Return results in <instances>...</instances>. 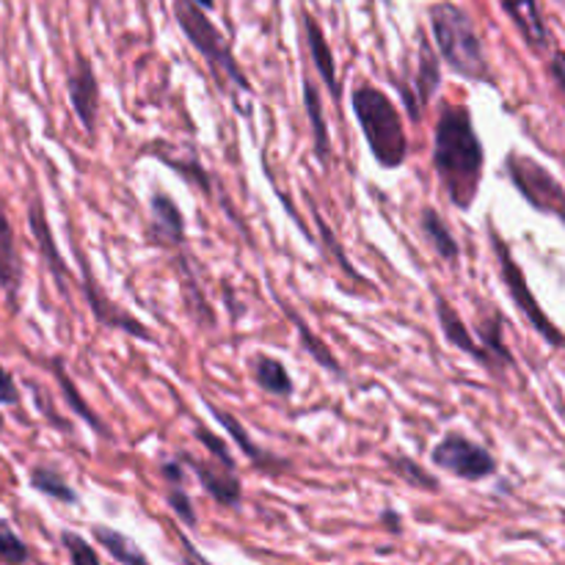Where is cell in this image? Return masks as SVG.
Segmentation results:
<instances>
[{"instance_id": "30", "label": "cell", "mask_w": 565, "mask_h": 565, "mask_svg": "<svg viewBox=\"0 0 565 565\" xmlns=\"http://www.w3.org/2000/svg\"><path fill=\"white\" fill-rule=\"evenodd\" d=\"M177 263H180L182 292H185V298H188V312H191L193 323L202 326V329H215L213 307H210L207 298H204L202 290H199V281H196V276H193L191 265H188V257H180Z\"/></svg>"}, {"instance_id": "32", "label": "cell", "mask_w": 565, "mask_h": 565, "mask_svg": "<svg viewBox=\"0 0 565 565\" xmlns=\"http://www.w3.org/2000/svg\"><path fill=\"white\" fill-rule=\"evenodd\" d=\"M193 436H196L199 445H202L204 450L210 452V458H213L215 463H221V467H224V469H232V472H237V469H235V458H232L226 439L215 436L213 430H207V428H204V425H196V428H193Z\"/></svg>"}, {"instance_id": "34", "label": "cell", "mask_w": 565, "mask_h": 565, "mask_svg": "<svg viewBox=\"0 0 565 565\" xmlns=\"http://www.w3.org/2000/svg\"><path fill=\"white\" fill-rule=\"evenodd\" d=\"M166 502H169V508L174 511V516L180 519L185 527H196L199 524V516H196V508H193L191 502V494H188L182 486H171L169 494H166Z\"/></svg>"}, {"instance_id": "33", "label": "cell", "mask_w": 565, "mask_h": 565, "mask_svg": "<svg viewBox=\"0 0 565 565\" xmlns=\"http://www.w3.org/2000/svg\"><path fill=\"white\" fill-rule=\"evenodd\" d=\"M61 544H64L72 565H103L99 563L97 552L92 550V544H88L83 535L72 533V530H64V533H61Z\"/></svg>"}, {"instance_id": "40", "label": "cell", "mask_w": 565, "mask_h": 565, "mask_svg": "<svg viewBox=\"0 0 565 565\" xmlns=\"http://www.w3.org/2000/svg\"><path fill=\"white\" fill-rule=\"evenodd\" d=\"M3 425H6V419H3V414H0V430H3Z\"/></svg>"}, {"instance_id": "16", "label": "cell", "mask_w": 565, "mask_h": 565, "mask_svg": "<svg viewBox=\"0 0 565 565\" xmlns=\"http://www.w3.org/2000/svg\"><path fill=\"white\" fill-rule=\"evenodd\" d=\"M301 25H303V42H307L309 58H312L318 75L323 77V86L329 88L331 99L340 105L342 103V86H340V77H337V61H334V53H331L329 39H326L323 28L318 25V20H315L307 9L301 11Z\"/></svg>"}, {"instance_id": "12", "label": "cell", "mask_w": 565, "mask_h": 565, "mask_svg": "<svg viewBox=\"0 0 565 565\" xmlns=\"http://www.w3.org/2000/svg\"><path fill=\"white\" fill-rule=\"evenodd\" d=\"M28 230H31L33 241H36V248H39V254H42L44 265H47L50 276L55 279V287H58L61 296L70 301V279H72L70 265L64 263L58 246H55L53 230H50L47 213H44V202L39 193H33L31 202H28Z\"/></svg>"}, {"instance_id": "24", "label": "cell", "mask_w": 565, "mask_h": 565, "mask_svg": "<svg viewBox=\"0 0 565 565\" xmlns=\"http://www.w3.org/2000/svg\"><path fill=\"white\" fill-rule=\"evenodd\" d=\"M248 370H252L254 384H257L263 392H268V395L290 397L292 392H296V384H292V379H290V373H287L285 362L268 356V353H257V356H252V362H248Z\"/></svg>"}, {"instance_id": "31", "label": "cell", "mask_w": 565, "mask_h": 565, "mask_svg": "<svg viewBox=\"0 0 565 565\" xmlns=\"http://www.w3.org/2000/svg\"><path fill=\"white\" fill-rule=\"evenodd\" d=\"M0 561L11 565H22L31 561L28 544L14 533V527H11L9 522H3V519H0Z\"/></svg>"}, {"instance_id": "13", "label": "cell", "mask_w": 565, "mask_h": 565, "mask_svg": "<svg viewBox=\"0 0 565 565\" xmlns=\"http://www.w3.org/2000/svg\"><path fill=\"white\" fill-rule=\"evenodd\" d=\"M143 235L152 246H182L185 243V215L169 193L154 191L149 196V224Z\"/></svg>"}, {"instance_id": "28", "label": "cell", "mask_w": 565, "mask_h": 565, "mask_svg": "<svg viewBox=\"0 0 565 565\" xmlns=\"http://www.w3.org/2000/svg\"><path fill=\"white\" fill-rule=\"evenodd\" d=\"M92 535L94 541H97V544L103 546V550L108 552V555L119 565H149L147 555L138 550L136 541L127 539V535L119 533V530L105 527V524H94Z\"/></svg>"}, {"instance_id": "22", "label": "cell", "mask_w": 565, "mask_h": 565, "mask_svg": "<svg viewBox=\"0 0 565 565\" xmlns=\"http://www.w3.org/2000/svg\"><path fill=\"white\" fill-rule=\"evenodd\" d=\"M419 232L428 241V246L434 248V254L439 259H445L447 265H458L461 259V246H458L456 235H452L450 224L439 215V210L434 204H425L419 210Z\"/></svg>"}, {"instance_id": "35", "label": "cell", "mask_w": 565, "mask_h": 565, "mask_svg": "<svg viewBox=\"0 0 565 565\" xmlns=\"http://www.w3.org/2000/svg\"><path fill=\"white\" fill-rule=\"evenodd\" d=\"M0 403H3V406H14V403H20L17 381L11 379V373L3 367V364H0Z\"/></svg>"}, {"instance_id": "36", "label": "cell", "mask_w": 565, "mask_h": 565, "mask_svg": "<svg viewBox=\"0 0 565 565\" xmlns=\"http://www.w3.org/2000/svg\"><path fill=\"white\" fill-rule=\"evenodd\" d=\"M160 475H163L166 483L171 486L185 483V467H182L177 458H166V461H160Z\"/></svg>"}, {"instance_id": "41", "label": "cell", "mask_w": 565, "mask_h": 565, "mask_svg": "<svg viewBox=\"0 0 565 565\" xmlns=\"http://www.w3.org/2000/svg\"><path fill=\"white\" fill-rule=\"evenodd\" d=\"M557 3H563V0H557Z\"/></svg>"}, {"instance_id": "14", "label": "cell", "mask_w": 565, "mask_h": 565, "mask_svg": "<svg viewBox=\"0 0 565 565\" xmlns=\"http://www.w3.org/2000/svg\"><path fill=\"white\" fill-rule=\"evenodd\" d=\"M502 9L511 17L516 31L522 33L524 44L533 50L535 55H550L555 53V39H552L550 25H546L544 14L539 9V0H502Z\"/></svg>"}, {"instance_id": "1", "label": "cell", "mask_w": 565, "mask_h": 565, "mask_svg": "<svg viewBox=\"0 0 565 565\" xmlns=\"http://www.w3.org/2000/svg\"><path fill=\"white\" fill-rule=\"evenodd\" d=\"M434 171L447 199L458 210H472L483 182L486 149L467 105H441L434 130Z\"/></svg>"}, {"instance_id": "20", "label": "cell", "mask_w": 565, "mask_h": 565, "mask_svg": "<svg viewBox=\"0 0 565 565\" xmlns=\"http://www.w3.org/2000/svg\"><path fill=\"white\" fill-rule=\"evenodd\" d=\"M47 367H50V373H53V379L58 381L61 401H64L66 406L72 408V414H75V417H81L83 423H86L88 428H92L97 436H105V439H110V436H114V434H110L108 425H105L103 419L97 417V412H94V408L88 406L86 397H83L81 390H77V386H75V381L70 379V373H66L64 359H61V356L47 359Z\"/></svg>"}, {"instance_id": "38", "label": "cell", "mask_w": 565, "mask_h": 565, "mask_svg": "<svg viewBox=\"0 0 565 565\" xmlns=\"http://www.w3.org/2000/svg\"><path fill=\"white\" fill-rule=\"evenodd\" d=\"M565 64H563V53L561 50H555V53H552V61H550V72H552V77H555V83H557V88H565Z\"/></svg>"}, {"instance_id": "29", "label": "cell", "mask_w": 565, "mask_h": 565, "mask_svg": "<svg viewBox=\"0 0 565 565\" xmlns=\"http://www.w3.org/2000/svg\"><path fill=\"white\" fill-rule=\"evenodd\" d=\"M384 461H386V469H390L395 478H401L406 486H412V489L425 491V494H439V491H441L439 478H434V475H430L428 469L423 467V463L414 461V458L386 456Z\"/></svg>"}, {"instance_id": "10", "label": "cell", "mask_w": 565, "mask_h": 565, "mask_svg": "<svg viewBox=\"0 0 565 565\" xmlns=\"http://www.w3.org/2000/svg\"><path fill=\"white\" fill-rule=\"evenodd\" d=\"M177 461L185 469H191L196 475L199 486L204 489V494L213 497L218 505L224 508H237L243 502V483L237 478V472L232 469H224L221 463H215L213 458H193L188 452H177Z\"/></svg>"}, {"instance_id": "8", "label": "cell", "mask_w": 565, "mask_h": 565, "mask_svg": "<svg viewBox=\"0 0 565 565\" xmlns=\"http://www.w3.org/2000/svg\"><path fill=\"white\" fill-rule=\"evenodd\" d=\"M77 254H81V268H83V279H81L83 298H86L88 312H92V318L97 320L99 329L121 331V334L132 337V340H141V342H158L154 340L152 331H149L147 323H141L136 315H130L127 309H121L119 303H116L114 298L103 290V285H97V279H94V274H92V263L86 259V254L83 252H77Z\"/></svg>"}, {"instance_id": "4", "label": "cell", "mask_w": 565, "mask_h": 565, "mask_svg": "<svg viewBox=\"0 0 565 565\" xmlns=\"http://www.w3.org/2000/svg\"><path fill=\"white\" fill-rule=\"evenodd\" d=\"M174 20L177 25H180V31L185 33L188 42L196 47V53L207 61L218 88L232 86V92L254 94V86L248 83L246 72L241 70V64H237L230 42L221 36L218 28L210 22V17L204 14L199 6H193L191 0H174Z\"/></svg>"}, {"instance_id": "2", "label": "cell", "mask_w": 565, "mask_h": 565, "mask_svg": "<svg viewBox=\"0 0 565 565\" xmlns=\"http://www.w3.org/2000/svg\"><path fill=\"white\" fill-rule=\"evenodd\" d=\"M428 22L430 31H434L436 47H439L436 55H441L456 75L472 83H494L483 39H480L467 9L441 0V3H434L428 9Z\"/></svg>"}, {"instance_id": "23", "label": "cell", "mask_w": 565, "mask_h": 565, "mask_svg": "<svg viewBox=\"0 0 565 565\" xmlns=\"http://www.w3.org/2000/svg\"><path fill=\"white\" fill-rule=\"evenodd\" d=\"M441 86V61L439 55L434 53V44L428 42L425 33H419V64H417V75H414V86L412 94L417 97L419 108L434 99V94L439 92Z\"/></svg>"}, {"instance_id": "27", "label": "cell", "mask_w": 565, "mask_h": 565, "mask_svg": "<svg viewBox=\"0 0 565 565\" xmlns=\"http://www.w3.org/2000/svg\"><path fill=\"white\" fill-rule=\"evenodd\" d=\"M28 480H31L33 491H39V494L61 502V505H77V502H81V494L72 489L70 480H66L55 467H47V463H39V467H33L31 472H28Z\"/></svg>"}, {"instance_id": "11", "label": "cell", "mask_w": 565, "mask_h": 565, "mask_svg": "<svg viewBox=\"0 0 565 565\" xmlns=\"http://www.w3.org/2000/svg\"><path fill=\"white\" fill-rule=\"evenodd\" d=\"M204 406H207V412L213 414L215 423H218L221 428L226 430V436H230V439L235 441L237 450H241L243 456H246L248 461H252V467H257L259 472L281 475V472H287V469L292 467L290 458H281V456H276V452H270V450H265V447H259L257 441L252 439V434H248V430L243 428V423L235 417V414H230V412H226V408L215 406L213 401H204Z\"/></svg>"}, {"instance_id": "26", "label": "cell", "mask_w": 565, "mask_h": 565, "mask_svg": "<svg viewBox=\"0 0 565 565\" xmlns=\"http://www.w3.org/2000/svg\"><path fill=\"white\" fill-rule=\"evenodd\" d=\"M307 204H309V215H312L315 226H318V235H320V248H323V257H326V259H334V265H337V268H340L342 274H348V276H351L353 281H359V285H370V281L364 279V276L359 274L356 268H353L351 257H348V252H345V248H342V243L337 241L334 230H331V226L326 224V221H323V215H320V210L315 207L312 196H307Z\"/></svg>"}, {"instance_id": "37", "label": "cell", "mask_w": 565, "mask_h": 565, "mask_svg": "<svg viewBox=\"0 0 565 565\" xmlns=\"http://www.w3.org/2000/svg\"><path fill=\"white\" fill-rule=\"evenodd\" d=\"M381 524H384V530H390L392 535L403 533V516L395 511V508H386V511H381Z\"/></svg>"}, {"instance_id": "17", "label": "cell", "mask_w": 565, "mask_h": 565, "mask_svg": "<svg viewBox=\"0 0 565 565\" xmlns=\"http://www.w3.org/2000/svg\"><path fill=\"white\" fill-rule=\"evenodd\" d=\"M434 301H436V320H439V329L441 334H445V340L450 342L456 351L467 353V356L472 359V362H478L480 367L489 370V356H486L483 348L478 345V340H475V334L469 331V326L463 323L461 312H458V309L436 290H434Z\"/></svg>"}, {"instance_id": "25", "label": "cell", "mask_w": 565, "mask_h": 565, "mask_svg": "<svg viewBox=\"0 0 565 565\" xmlns=\"http://www.w3.org/2000/svg\"><path fill=\"white\" fill-rule=\"evenodd\" d=\"M276 301H279L281 312L287 315V320H290V323L296 326V331H298V340H301L303 351H307L309 356H312L315 362L320 364V367H326V370H329V373H334V375H342V364L337 362V356H334V353H331V348L326 345V342L320 340V337H315V334H312V329H309V323H307V320H303L301 315H298L296 309H292L290 303L285 301V298H279V296H276Z\"/></svg>"}, {"instance_id": "21", "label": "cell", "mask_w": 565, "mask_h": 565, "mask_svg": "<svg viewBox=\"0 0 565 565\" xmlns=\"http://www.w3.org/2000/svg\"><path fill=\"white\" fill-rule=\"evenodd\" d=\"M301 99H303V110H307L309 127H312L315 158H318V163L323 166V171H329L331 169V136H329V127H326L323 99H320L318 86H315L312 77L309 75H303Z\"/></svg>"}, {"instance_id": "7", "label": "cell", "mask_w": 565, "mask_h": 565, "mask_svg": "<svg viewBox=\"0 0 565 565\" xmlns=\"http://www.w3.org/2000/svg\"><path fill=\"white\" fill-rule=\"evenodd\" d=\"M430 461H434V467L445 469V472L456 475L458 480H467V483H483L500 472V461L483 445L463 436L461 430H450V434L441 436L439 445H434V450H430Z\"/></svg>"}, {"instance_id": "9", "label": "cell", "mask_w": 565, "mask_h": 565, "mask_svg": "<svg viewBox=\"0 0 565 565\" xmlns=\"http://www.w3.org/2000/svg\"><path fill=\"white\" fill-rule=\"evenodd\" d=\"M66 94H70L72 110H75L77 121L83 125L86 136L94 138L99 116V81L92 61L81 50L75 53V64H72L70 75H66Z\"/></svg>"}, {"instance_id": "3", "label": "cell", "mask_w": 565, "mask_h": 565, "mask_svg": "<svg viewBox=\"0 0 565 565\" xmlns=\"http://www.w3.org/2000/svg\"><path fill=\"white\" fill-rule=\"evenodd\" d=\"M351 108L375 163L384 169H401L408 158V132L395 99L373 83H362L353 88Z\"/></svg>"}, {"instance_id": "5", "label": "cell", "mask_w": 565, "mask_h": 565, "mask_svg": "<svg viewBox=\"0 0 565 565\" xmlns=\"http://www.w3.org/2000/svg\"><path fill=\"white\" fill-rule=\"evenodd\" d=\"M486 232H489L491 252H494L497 268H500V276H502V281H505V290H508V296H511V301L516 303L519 312H522L524 318L530 320V326H533V329L539 331L541 337H544V342H550L555 351H557V348H563V331L557 329L555 320H552L550 315L544 312V307L535 301V296H533V290H530L527 276H524L522 265L516 263L511 246H508L505 237L497 232L494 221H491V218L486 221Z\"/></svg>"}, {"instance_id": "18", "label": "cell", "mask_w": 565, "mask_h": 565, "mask_svg": "<svg viewBox=\"0 0 565 565\" xmlns=\"http://www.w3.org/2000/svg\"><path fill=\"white\" fill-rule=\"evenodd\" d=\"M0 287L6 292L11 312H17L20 303V287H22V263L20 252H17V237L11 230V221L6 215L3 202H0Z\"/></svg>"}, {"instance_id": "15", "label": "cell", "mask_w": 565, "mask_h": 565, "mask_svg": "<svg viewBox=\"0 0 565 565\" xmlns=\"http://www.w3.org/2000/svg\"><path fill=\"white\" fill-rule=\"evenodd\" d=\"M469 331H472V334L478 331V345L483 348V353L489 356L491 375H500L502 370L516 367V356H513L511 348H508L505 342V318H502L500 309H483V315L478 318V326Z\"/></svg>"}, {"instance_id": "6", "label": "cell", "mask_w": 565, "mask_h": 565, "mask_svg": "<svg viewBox=\"0 0 565 565\" xmlns=\"http://www.w3.org/2000/svg\"><path fill=\"white\" fill-rule=\"evenodd\" d=\"M505 174L508 180L513 182V188L522 193V199L530 207H535L539 213L552 215V218H563L565 191L561 180H557L546 166H541L539 160L530 158V154L511 152L505 158Z\"/></svg>"}, {"instance_id": "39", "label": "cell", "mask_w": 565, "mask_h": 565, "mask_svg": "<svg viewBox=\"0 0 565 565\" xmlns=\"http://www.w3.org/2000/svg\"><path fill=\"white\" fill-rule=\"evenodd\" d=\"M191 3L193 6H199V9H213V6H215V0H191Z\"/></svg>"}, {"instance_id": "19", "label": "cell", "mask_w": 565, "mask_h": 565, "mask_svg": "<svg viewBox=\"0 0 565 565\" xmlns=\"http://www.w3.org/2000/svg\"><path fill=\"white\" fill-rule=\"evenodd\" d=\"M141 154H149V158L160 160V163L169 166L171 171H177L188 185L199 188L204 196L213 199V177L207 174V169H204L202 160H199V154L193 152V149L191 152H182V158H177V154H171V149H166L163 141H154V143H147V147L141 149Z\"/></svg>"}]
</instances>
